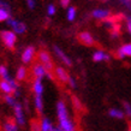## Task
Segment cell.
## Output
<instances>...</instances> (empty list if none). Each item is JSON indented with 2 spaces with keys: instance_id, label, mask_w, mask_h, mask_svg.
I'll return each instance as SVG.
<instances>
[{
  "instance_id": "cell-1",
  "label": "cell",
  "mask_w": 131,
  "mask_h": 131,
  "mask_svg": "<svg viewBox=\"0 0 131 131\" xmlns=\"http://www.w3.org/2000/svg\"><path fill=\"white\" fill-rule=\"evenodd\" d=\"M57 114H58V122H59V127L61 131H76V124L72 122V119L70 118L68 112V107L63 100L58 101L57 103Z\"/></svg>"
},
{
  "instance_id": "cell-2",
  "label": "cell",
  "mask_w": 131,
  "mask_h": 131,
  "mask_svg": "<svg viewBox=\"0 0 131 131\" xmlns=\"http://www.w3.org/2000/svg\"><path fill=\"white\" fill-rule=\"evenodd\" d=\"M37 59L40 61V64L46 69V71H47V75H54V63H53V60L51 58V54L48 53L47 51H40L37 53Z\"/></svg>"
},
{
  "instance_id": "cell-3",
  "label": "cell",
  "mask_w": 131,
  "mask_h": 131,
  "mask_svg": "<svg viewBox=\"0 0 131 131\" xmlns=\"http://www.w3.org/2000/svg\"><path fill=\"white\" fill-rule=\"evenodd\" d=\"M0 36H1V40L4 42V45L10 49H13L15 48V45H16L17 41V35L11 30H4V31L0 32Z\"/></svg>"
},
{
  "instance_id": "cell-4",
  "label": "cell",
  "mask_w": 131,
  "mask_h": 131,
  "mask_svg": "<svg viewBox=\"0 0 131 131\" xmlns=\"http://www.w3.org/2000/svg\"><path fill=\"white\" fill-rule=\"evenodd\" d=\"M8 23V25L12 28V31L15 32V34H24V32L27 31V27H25V24L22 23V22H18V20L13 19V18H8L7 20H6Z\"/></svg>"
},
{
  "instance_id": "cell-5",
  "label": "cell",
  "mask_w": 131,
  "mask_h": 131,
  "mask_svg": "<svg viewBox=\"0 0 131 131\" xmlns=\"http://www.w3.org/2000/svg\"><path fill=\"white\" fill-rule=\"evenodd\" d=\"M13 111H15V119H16V123L20 126H23L25 124V118H24V112H23V107L22 105L18 102L15 103L13 106Z\"/></svg>"
},
{
  "instance_id": "cell-6",
  "label": "cell",
  "mask_w": 131,
  "mask_h": 131,
  "mask_svg": "<svg viewBox=\"0 0 131 131\" xmlns=\"http://www.w3.org/2000/svg\"><path fill=\"white\" fill-rule=\"evenodd\" d=\"M35 56H36L35 47L29 46V47L25 48V49L23 51V53H22V61H23L24 64H30L32 60H34Z\"/></svg>"
},
{
  "instance_id": "cell-7",
  "label": "cell",
  "mask_w": 131,
  "mask_h": 131,
  "mask_svg": "<svg viewBox=\"0 0 131 131\" xmlns=\"http://www.w3.org/2000/svg\"><path fill=\"white\" fill-rule=\"evenodd\" d=\"M69 77H70V76H69V73L66 72V70L64 68L57 66V68L54 69V78H57L60 83L66 84L69 82Z\"/></svg>"
},
{
  "instance_id": "cell-8",
  "label": "cell",
  "mask_w": 131,
  "mask_h": 131,
  "mask_svg": "<svg viewBox=\"0 0 131 131\" xmlns=\"http://www.w3.org/2000/svg\"><path fill=\"white\" fill-rule=\"evenodd\" d=\"M78 41H80L82 45H84V46H94V43H95V41H94V37L91 36L90 32L88 31H82L78 34Z\"/></svg>"
},
{
  "instance_id": "cell-9",
  "label": "cell",
  "mask_w": 131,
  "mask_h": 131,
  "mask_svg": "<svg viewBox=\"0 0 131 131\" xmlns=\"http://www.w3.org/2000/svg\"><path fill=\"white\" fill-rule=\"evenodd\" d=\"M53 51H54V53L57 54V57L59 58L60 61H63L64 64H66L68 66H71L72 63H71V60H70V58H69V57L66 56V54H65L58 46H53Z\"/></svg>"
},
{
  "instance_id": "cell-10",
  "label": "cell",
  "mask_w": 131,
  "mask_h": 131,
  "mask_svg": "<svg viewBox=\"0 0 131 131\" xmlns=\"http://www.w3.org/2000/svg\"><path fill=\"white\" fill-rule=\"evenodd\" d=\"M32 76H34L35 78L42 80L45 76H47V71H46V69H45L41 64H36V65L32 66Z\"/></svg>"
},
{
  "instance_id": "cell-11",
  "label": "cell",
  "mask_w": 131,
  "mask_h": 131,
  "mask_svg": "<svg viewBox=\"0 0 131 131\" xmlns=\"http://www.w3.org/2000/svg\"><path fill=\"white\" fill-rule=\"evenodd\" d=\"M125 57H131V43L124 45L123 47H120L117 51V58L123 59Z\"/></svg>"
},
{
  "instance_id": "cell-12",
  "label": "cell",
  "mask_w": 131,
  "mask_h": 131,
  "mask_svg": "<svg viewBox=\"0 0 131 131\" xmlns=\"http://www.w3.org/2000/svg\"><path fill=\"white\" fill-rule=\"evenodd\" d=\"M40 129L41 131H56V127L52 124V122L47 117H43L40 122Z\"/></svg>"
},
{
  "instance_id": "cell-13",
  "label": "cell",
  "mask_w": 131,
  "mask_h": 131,
  "mask_svg": "<svg viewBox=\"0 0 131 131\" xmlns=\"http://www.w3.org/2000/svg\"><path fill=\"white\" fill-rule=\"evenodd\" d=\"M32 91L34 94L37 96H42L43 93V84H42V80L40 78H35L34 83H32Z\"/></svg>"
},
{
  "instance_id": "cell-14",
  "label": "cell",
  "mask_w": 131,
  "mask_h": 131,
  "mask_svg": "<svg viewBox=\"0 0 131 131\" xmlns=\"http://www.w3.org/2000/svg\"><path fill=\"white\" fill-rule=\"evenodd\" d=\"M110 11L108 10H101V8H97V10H94L93 11V17H95L97 19H101V20H105L107 19L110 17Z\"/></svg>"
},
{
  "instance_id": "cell-15",
  "label": "cell",
  "mask_w": 131,
  "mask_h": 131,
  "mask_svg": "<svg viewBox=\"0 0 131 131\" xmlns=\"http://www.w3.org/2000/svg\"><path fill=\"white\" fill-rule=\"evenodd\" d=\"M0 91H3L5 95H12V94H13L12 87L8 81H5V80L0 81Z\"/></svg>"
},
{
  "instance_id": "cell-16",
  "label": "cell",
  "mask_w": 131,
  "mask_h": 131,
  "mask_svg": "<svg viewBox=\"0 0 131 131\" xmlns=\"http://www.w3.org/2000/svg\"><path fill=\"white\" fill-rule=\"evenodd\" d=\"M93 60L96 61V63L102 61V60L108 61V60H110V56H108L107 53H105L103 51H95L94 52V54H93Z\"/></svg>"
},
{
  "instance_id": "cell-17",
  "label": "cell",
  "mask_w": 131,
  "mask_h": 131,
  "mask_svg": "<svg viewBox=\"0 0 131 131\" xmlns=\"http://www.w3.org/2000/svg\"><path fill=\"white\" fill-rule=\"evenodd\" d=\"M4 131H18V124L16 123V119H10L6 120L4 124Z\"/></svg>"
},
{
  "instance_id": "cell-18",
  "label": "cell",
  "mask_w": 131,
  "mask_h": 131,
  "mask_svg": "<svg viewBox=\"0 0 131 131\" xmlns=\"http://www.w3.org/2000/svg\"><path fill=\"white\" fill-rule=\"evenodd\" d=\"M27 77H28V70L24 68V66L18 68L17 73H16V78H17V80H18V81H24V80H27Z\"/></svg>"
},
{
  "instance_id": "cell-19",
  "label": "cell",
  "mask_w": 131,
  "mask_h": 131,
  "mask_svg": "<svg viewBox=\"0 0 131 131\" xmlns=\"http://www.w3.org/2000/svg\"><path fill=\"white\" fill-rule=\"evenodd\" d=\"M108 114L111 115L112 118H117V119H123L124 118V112L118 110V108H111L108 111Z\"/></svg>"
},
{
  "instance_id": "cell-20",
  "label": "cell",
  "mask_w": 131,
  "mask_h": 131,
  "mask_svg": "<svg viewBox=\"0 0 131 131\" xmlns=\"http://www.w3.org/2000/svg\"><path fill=\"white\" fill-rule=\"evenodd\" d=\"M35 108L37 111V113H42L43 112V100H42V96L35 95Z\"/></svg>"
},
{
  "instance_id": "cell-21",
  "label": "cell",
  "mask_w": 131,
  "mask_h": 131,
  "mask_svg": "<svg viewBox=\"0 0 131 131\" xmlns=\"http://www.w3.org/2000/svg\"><path fill=\"white\" fill-rule=\"evenodd\" d=\"M71 101H72V105H73V107L77 112H82L83 111V105L81 102V100L77 97V96H72L71 97Z\"/></svg>"
},
{
  "instance_id": "cell-22",
  "label": "cell",
  "mask_w": 131,
  "mask_h": 131,
  "mask_svg": "<svg viewBox=\"0 0 131 131\" xmlns=\"http://www.w3.org/2000/svg\"><path fill=\"white\" fill-rule=\"evenodd\" d=\"M0 77L5 81H8L11 77L8 75V71H7V68L4 66V65H0Z\"/></svg>"
},
{
  "instance_id": "cell-23",
  "label": "cell",
  "mask_w": 131,
  "mask_h": 131,
  "mask_svg": "<svg viewBox=\"0 0 131 131\" xmlns=\"http://www.w3.org/2000/svg\"><path fill=\"white\" fill-rule=\"evenodd\" d=\"M10 12L4 10V8H0V22H5L10 18Z\"/></svg>"
},
{
  "instance_id": "cell-24",
  "label": "cell",
  "mask_w": 131,
  "mask_h": 131,
  "mask_svg": "<svg viewBox=\"0 0 131 131\" xmlns=\"http://www.w3.org/2000/svg\"><path fill=\"white\" fill-rule=\"evenodd\" d=\"M76 7H69L68 10V19L71 22V20H73L76 18Z\"/></svg>"
},
{
  "instance_id": "cell-25",
  "label": "cell",
  "mask_w": 131,
  "mask_h": 131,
  "mask_svg": "<svg viewBox=\"0 0 131 131\" xmlns=\"http://www.w3.org/2000/svg\"><path fill=\"white\" fill-rule=\"evenodd\" d=\"M30 129H31V131H41L40 122H37L36 119H32L31 123H30Z\"/></svg>"
},
{
  "instance_id": "cell-26",
  "label": "cell",
  "mask_w": 131,
  "mask_h": 131,
  "mask_svg": "<svg viewBox=\"0 0 131 131\" xmlns=\"http://www.w3.org/2000/svg\"><path fill=\"white\" fill-rule=\"evenodd\" d=\"M4 100H5V102L7 103V105H10V106H15V103H16V99L13 97V95H5V97H4Z\"/></svg>"
},
{
  "instance_id": "cell-27",
  "label": "cell",
  "mask_w": 131,
  "mask_h": 131,
  "mask_svg": "<svg viewBox=\"0 0 131 131\" xmlns=\"http://www.w3.org/2000/svg\"><path fill=\"white\" fill-rule=\"evenodd\" d=\"M123 106H124V112H125V114L131 118V105L129 102H126V101H124Z\"/></svg>"
},
{
  "instance_id": "cell-28",
  "label": "cell",
  "mask_w": 131,
  "mask_h": 131,
  "mask_svg": "<svg viewBox=\"0 0 131 131\" xmlns=\"http://www.w3.org/2000/svg\"><path fill=\"white\" fill-rule=\"evenodd\" d=\"M47 13L49 15V16H53L54 13H56V6L54 5H48L47 6Z\"/></svg>"
},
{
  "instance_id": "cell-29",
  "label": "cell",
  "mask_w": 131,
  "mask_h": 131,
  "mask_svg": "<svg viewBox=\"0 0 131 131\" xmlns=\"http://www.w3.org/2000/svg\"><path fill=\"white\" fill-rule=\"evenodd\" d=\"M0 8H4V10L10 12V5L7 3H5V1H0Z\"/></svg>"
},
{
  "instance_id": "cell-30",
  "label": "cell",
  "mask_w": 131,
  "mask_h": 131,
  "mask_svg": "<svg viewBox=\"0 0 131 131\" xmlns=\"http://www.w3.org/2000/svg\"><path fill=\"white\" fill-rule=\"evenodd\" d=\"M68 84H69V85H70L71 88H75V87H76V82H75V80L72 78L71 76L69 77V82H68Z\"/></svg>"
},
{
  "instance_id": "cell-31",
  "label": "cell",
  "mask_w": 131,
  "mask_h": 131,
  "mask_svg": "<svg viewBox=\"0 0 131 131\" xmlns=\"http://www.w3.org/2000/svg\"><path fill=\"white\" fill-rule=\"evenodd\" d=\"M27 4H28L29 8H34L35 7V0H27Z\"/></svg>"
},
{
  "instance_id": "cell-32",
  "label": "cell",
  "mask_w": 131,
  "mask_h": 131,
  "mask_svg": "<svg viewBox=\"0 0 131 131\" xmlns=\"http://www.w3.org/2000/svg\"><path fill=\"white\" fill-rule=\"evenodd\" d=\"M60 4L63 7H68L69 4H70V0H60Z\"/></svg>"
},
{
  "instance_id": "cell-33",
  "label": "cell",
  "mask_w": 131,
  "mask_h": 131,
  "mask_svg": "<svg viewBox=\"0 0 131 131\" xmlns=\"http://www.w3.org/2000/svg\"><path fill=\"white\" fill-rule=\"evenodd\" d=\"M120 1H122L125 6H127V7L131 10V0H120Z\"/></svg>"
},
{
  "instance_id": "cell-34",
  "label": "cell",
  "mask_w": 131,
  "mask_h": 131,
  "mask_svg": "<svg viewBox=\"0 0 131 131\" xmlns=\"http://www.w3.org/2000/svg\"><path fill=\"white\" fill-rule=\"evenodd\" d=\"M126 25H127V30L131 32V17L126 18Z\"/></svg>"
},
{
  "instance_id": "cell-35",
  "label": "cell",
  "mask_w": 131,
  "mask_h": 131,
  "mask_svg": "<svg viewBox=\"0 0 131 131\" xmlns=\"http://www.w3.org/2000/svg\"><path fill=\"white\" fill-rule=\"evenodd\" d=\"M129 131H131V124H130V126H129Z\"/></svg>"
},
{
  "instance_id": "cell-36",
  "label": "cell",
  "mask_w": 131,
  "mask_h": 131,
  "mask_svg": "<svg viewBox=\"0 0 131 131\" xmlns=\"http://www.w3.org/2000/svg\"><path fill=\"white\" fill-rule=\"evenodd\" d=\"M103 1H106V0H103Z\"/></svg>"
}]
</instances>
